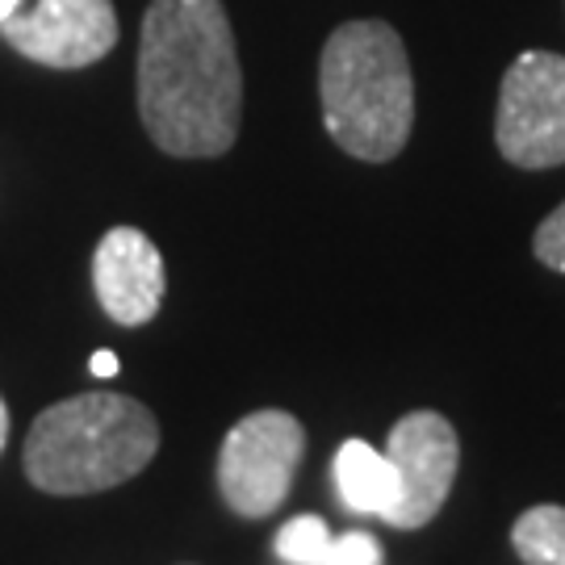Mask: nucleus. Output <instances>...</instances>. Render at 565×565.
Listing matches in <instances>:
<instances>
[{"mask_svg":"<svg viewBox=\"0 0 565 565\" xmlns=\"http://www.w3.org/2000/svg\"><path fill=\"white\" fill-rule=\"evenodd\" d=\"M93 289L102 310L121 327H142L163 306V256L160 247L135 226L105 231L93 252Z\"/></svg>","mask_w":565,"mask_h":565,"instance_id":"obj_8","label":"nucleus"},{"mask_svg":"<svg viewBox=\"0 0 565 565\" xmlns=\"http://www.w3.org/2000/svg\"><path fill=\"white\" fill-rule=\"evenodd\" d=\"M88 369H93V377H118V352H93V361H88Z\"/></svg>","mask_w":565,"mask_h":565,"instance_id":"obj_13","label":"nucleus"},{"mask_svg":"<svg viewBox=\"0 0 565 565\" xmlns=\"http://www.w3.org/2000/svg\"><path fill=\"white\" fill-rule=\"evenodd\" d=\"M385 457L398 473V503L385 515V524L403 527V532L431 524L461 465V445H457L452 424L436 411H411L390 431Z\"/></svg>","mask_w":565,"mask_h":565,"instance_id":"obj_6","label":"nucleus"},{"mask_svg":"<svg viewBox=\"0 0 565 565\" xmlns=\"http://www.w3.org/2000/svg\"><path fill=\"white\" fill-rule=\"evenodd\" d=\"M18 4H21V0H0V25L18 13Z\"/></svg>","mask_w":565,"mask_h":565,"instance_id":"obj_15","label":"nucleus"},{"mask_svg":"<svg viewBox=\"0 0 565 565\" xmlns=\"http://www.w3.org/2000/svg\"><path fill=\"white\" fill-rule=\"evenodd\" d=\"M532 247H536V260L545 264V268H553V273H565V202L548 214L545 223L536 226V239H532Z\"/></svg>","mask_w":565,"mask_h":565,"instance_id":"obj_12","label":"nucleus"},{"mask_svg":"<svg viewBox=\"0 0 565 565\" xmlns=\"http://www.w3.org/2000/svg\"><path fill=\"white\" fill-rule=\"evenodd\" d=\"M327 135L364 163L394 160L415 126V76L394 25L343 21L319 60Z\"/></svg>","mask_w":565,"mask_h":565,"instance_id":"obj_2","label":"nucleus"},{"mask_svg":"<svg viewBox=\"0 0 565 565\" xmlns=\"http://www.w3.org/2000/svg\"><path fill=\"white\" fill-rule=\"evenodd\" d=\"M277 557L289 565H382V545L369 532L331 536L319 515H298L277 532Z\"/></svg>","mask_w":565,"mask_h":565,"instance_id":"obj_9","label":"nucleus"},{"mask_svg":"<svg viewBox=\"0 0 565 565\" xmlns=\"http://www.w3.org/2000/svg\"><path fill=\"white\" fill-rule=\"evenodd\" d=\"M9 46L25 60L76 72L105 60L118 46V13L114 0H39L30 13H13L0 25Z\"/></svg>","mask_w":565,"mask_h":565,"instance_id":"obj_7","label":"nucleus"},{"mask_svg":"<svg viewBox=\"0 0 565 565\" xmlns=\"http://www.w3.org/2000/svg\"><path fill=\"white\" fill-rule=\"evenodd\" d=\"M160 448L156 415L126 394H76L46 406L25 436V478L46 494H97L142 473Z\"/></svg>","mask_w":565,"mask_h":565,"instance_id":"obj_3","label":"nucleus"},{"mask_svg":"<svg viewBox=\"0 0 565 565\" xmlns=\"http://www.w3.org/2000/svg\"><path fill=\"white\" fill-rule=\"evenodd\" d=\"M494 142L507 163L541 172L565 163V60L553 51L515 55L499 88Z\"/></svg>","mask_w":565,"mask_h":565,"instance_id":"obj_4","label":"nucleus"},{"mask_svg":"<svg viewBox=\"0 0 565 565\" xmlns=\"http://www.w3.org/2000/svg\"><path fill=\"white\" fill-rule=\"evenodd\" d=\"M306 431L289 411H252L231 427L218 457V490L226 507L247 520H264L285 503L302 465Z\"/></svg>","mask_w":565,"mask_h":565,"instance_id":"obj_5","label":"nucleus"},{"mask_svg":"<svg viewBox=\"0 0 565 565\" xmlns=\"http://www.w3.org/2000/svg\"><path fill=\"white\" fill-rule=\"evenodd\" d=\"M511 545L527 565H565V507H532L511 527Z\"/></svg>","mask_w":565,"mask_h":565,"instance_id":"obj_11","label":"nucleus"},{"mask_svg":"<svg viewBox=\"0 0 565 565\" xmlns=\"http://www.w3.org/2000/svg\"><path fill=\"white\" fill-rule=\"evenodd\" d=\"M335 486L340 499L361 515H390L398 503V473L385 452L364 440H343L335 452Z\"/></svg>","mask_w":565,"mask_h":565,"instance_id":"obj_10","label":"nucleus"},{"mask_svg":"<svg viewBox=\"0 0 565 565\" xmlns=\"http://www.w3.org/2000/svg\"><path fill=\"white\" fill-rule=\"evenodd\" d=\"M4 440H9V406L0 398V452H4Z\"/></svg>","mask_w":565,"mask_h":565,"instance_id":"obj_14","label":"nucleus"},{"mask_svg":"<svg viewBox=\"0 0 565 565\" xmlns=\"http://www.w3.org/2000/svg\"><path fill=\"white\" fill-rule=\"evenodd\" d=\"M139 118L181 160H214L239 139L243 67L223 0H151L139 34Z\"/></svg>","mask_w":565,"mask_h":565,"instance_id":"obj_1","label":"nucleus"}]
</instances>
